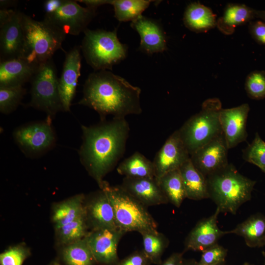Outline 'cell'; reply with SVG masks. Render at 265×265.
Instances as JSON below:
<instances>
[{
	"label": "cell",
	"instance_id": "1",
	"mask_svg": "<svg viewBox=\"0 0 265 265\" xmlns=\"http://www.w3.org/2000/svg\"><path fill=\"white\" fill-rule=\"evenodd\" d=\"M81 130L80 160L102 189L106 182L104 178L125 153L129 124L125 118H113L91 126L82 125Z\"/></svg>",
	"mask_w": 265,
	"mask_h": 265
},
{
	"label": "cell",
	"instance_id": "2",
	"mask_svg": "<svg viewBox=\"0 0 265 265\" xmlns=\"http://www.w3.org/2000/svg\"><path fill=\"white\" fill-rule=\"evenodd\" d=\"M141 89L124 78L108 70L91 73L83 85V96L80 105L97 111L102 120L107 115L113 118H125L142 112Z\"/></svg>",
	"mask_w": 265,
	"mask_h": 265
},
{
	"label": "cell",
	"instance_id": "3",
	"mask_svg": "<svg viewBox=\"0 0 265 265\" xmlns=\"http://www.w3.org/2000/svg\"><path fill=\"white\" fill-rule=\"evenodd\" d=\"M209 198L220 213L236 214L239 208L250 200L256 182L240 174L232 164L206 178Z\"/></svg>",
	"mask_w": 265,
	"mask_h": 265
},
{
	"label": "cell",
	"instance_id": "4",
	"mask_svg": "<svg viewBox=\"0 0 265 265\" xmlns=\"http://www.w3.org/2000/svg\"><path fill=\"white\" fill-rule=\"evenodd\" d=\"M24 43L21 57L38 67L52 59L66 34L47 20L37 21L23 13Z\"/></svg>",
	"mask_w": 265,
	"mask_h": 265
},
{
	"label": "cell",
	"instance_id": "5",
	"mask_svg": "<svg viewBox=\"0 0 265 265\" xmlns=\"http://www.w3.org/2000/svg\"><path fill=\"white\" fill-rule=\"evenodd\" d=\"M113 208L118 228L126 232L158 231V223L148 207L138 201L120 185L111 186L106 182L103 188Z\"/></svg>",
	"mask_w": 265,
	"mask_h": 265
},
{
	"label": "cell",
	"instance_id": "6",
	"mask_svg": "<svg viewBox=\"0 0 265 265\" xmlns=\"http://www.w3.org/2000/svg\"><path fill=\"white\" fill-rule=\"evenodd\" d=\"M222 108L219 99H207L203 103L200 111L191 116L178 130L190 156L222 133L219 120Z\"/></svg>",
	"mask_w": 265,
	"mask_h": 265
},
{
	"label": "cell",
	"instance_id": "7",
	"mask_svg": "<svg viewBox=\"0 0 265 265\" xmlns=\"http://www.w3.org/2000/svg\"><path fill=\"white\" fill-rule=\"evenodd\" d=\"M81 49L87 63L95 71L111 70L126 56L127 47L119 40L116 30L87 28Z\"/></svg>",
	"mask_w": 265,
	"mask_h": 265
},
{
	"label": "cell",
	"instance_id": "8",
	"mask_svg": "<svg viewBox=\"0 0 265 265\" xmlns=\"http://www.w3.org/2000/svg\"><path fill=\"white\" fill-rule=\"evenodd\" d=\"M57 70L53 59L39 66L30 80L29 106L45 112L52 119L63 108L58 90Z\"/></svg>",
	"mask_w": 265,
	"mask_h": 265
},
{
	"label": "cell",
	"instance_id": "9",
	"mask_svg": "<svg viewBox=\"0 0 265 265\" xmlns=\"http://www.w3.org/2000/svg\"><path fill=\"white\" fill-rule=\"evenodd\" d=\"M44 19L66 35L83 32L96 15V9L82 7L77 0H48L45 1Z\"/></svg>",
	"mask_w": 265,
	"mask_h": 265
},
{
	"label": "cell",
	"instance_id": "10",
	"mask_svg": "<svg viewBox=\"0 0 265 265\" xmlns=\"http://www.w3.org/2000/svg\"><path fill=\"white\" fill-rule=\"evenodd\" d=\"M36 122L22 126L14 132V138L21 150L26 154L37 156L53 147L56 136L51 119Z\"/></svg>",
	"mask_w": 265,
	"mask_h": 265
},
{
	"label": "cell",
	"instance_id": "11",
	"mask_svg": "<svg viewBox=\"0 0 265 265\" xmlns=\"http://www.w3.org/2000/svg\"><path fill=\"white\" fill-rule=\"evenodd\" d=\"M126 233L119 228L89 231L85 239L96 263L101 265H116L119 262L117 247Z\"/></svg>",
	"mask_w": 265,
	"mask_h": 265
},
{
	"label": "cell",
	"instance_id": "12",
	"mask_svg": "<svg viewBox=\"0 0 265 265\" xmlns=\"http://www.w3.org/2000/svg\"><path fill=\"white\" fill-rule=\"evenodd\" d=\"M228 148L223 133L190 156L195 168L205 177L226 166Z\"/></svg>",
	"mask_w": 265,
	"mask_h": 265
},
{
	"label": "cell",
	"instance_id": "13",
	"mask_svg": "<svg viewBox=\"0 0 265 265\" xmlns=\"http://www.w3.org/2000/svg\"><path fill=\"white\" fill-rule=\"evenodd\" d=\"M190 156L178 130L175 131L155 156L153 161L155 178L158 181L166 173L179 169L190 159Z\"/></svg>",
	"mask_w": 265,
	"mask_h": 265
},
{
	"label": "cell",
	"instance_id": "14",
	"mask_svg": "<svg viewBox=\"0 0 265 265\" xmlns=\"http://www.w3.org/2000/svg\"><path fill=\"white\" fill-rule=\"evenodd\" d=\"M249 110L248 104L221 110L219 120L229 149L246 140L248 136L246 124Z\"/></svg>",
	"mask_w": 265,
	"mask_h": 265
},
{
	"label": "cell",
	"instance_id": "15",
	"mask_svg": "<svg viewBox=\"0 0 265 265\" xmlns=\"http://www.w3.org/2000/svg\"><path fill=\"white\" fill-rule=\"evenodd\" d=\"M80 49L75 46L65 53L58 90L63 111H70L74 97L79 78L80 76L81 56Z\"/></svg>",
	"mask_w": 265,
	"mask_h": 265
},
{
	"label": "cell",
	"instance_id": "16",
	"mask_svg": "<svg viewBox=\"0 0 265 265\" xmlns=\"http://www.w3.org/2000/svg\"><path fill=\"white\" fill-rule=\"evenodd\" d=\"M23 14L15 10L10 18L0 25V61L22 56L24 43Z\"/></svg>",
	"mask_w": 265,
	"mask_h": 265
},
{
	"label": "cell",
	"instance_id": "17",
	"mask_svg": "<svg viewBox=\"0 0 265 265\" xmlns=\"http://www.w3.org/2000/svg\"><path fill=\"white\" fill-rule=\"evenodd\" d=\"M84 207L86 221L90 231L118 228L113 208L104 190L100 189L85 197Z\"/></svg>",
	"mask_w": 265,
	"mask_h": 265
},
{
	"label": "cell",
	"instance_id": "18",
	"mask_svg": "<svg viewBox=\"0 0 265 265\" xmlns=\"http://www.w3.org/2000/svg\"><path fill=\"white\" fill-rule=\"evenodd\" d=\"M220 212L216 209L213 214L199 220L190 231L185 241V250H204L216 245L219 239L226 235L217 225Z\"/></svg>",
	"mask_w": 265,
	"mask_h": 265
},
{
	"label": "cell",
	"instance_id": "19",
	"mask_svg": "<svg viewBox=\"0 0 265 265\" xmlns=\"http://www.w3.org/2000/svg\"><path fill=\"white\" fill-rule=\"evenodd\" d=\"M120 186L147 207L169 203L155 178L124 177Z\"/></svg>",
	"mask_w": 265,
	"mask_h": 265
},
{
	"label": "cell",
	"instance_id": "20",
	"mask_svg": "<svg viewBox=\"0 0 265 265\" xmlns=\"http://www.w3.org/2000/svg\"><path fill=\"white\" fill-rule=\"evenodd\" d=\"M131 26L140 36L141 51L151 54L167 49L165 34L156 21L142 15L132 22Z\"/></svg>",
	"mask_w": 265,
	"mask_h": 265
},
{
	"label": "cell",
	"instance_id": "21",
	"mask_svg": "<svg viewBox=\"0 0 265 265\" xmlns=\"http://www.w3.org/2000/svg\"><path fill=\"white\" fill-rule=\"evenodd\" d=\"M37 68L22 57L0 61V86H23Z\"/></svg>",
	"mask_w": 265,
	"mask_h": 265
},
{
	"label": "cell",
	"instance_id": "22",
	"mask_svg": "<svg viewBox=\"0 0 265 265\" xmlns=\"http://www.w3.org/2000/svg\"><path fill=\"white\" fill-rule=\"evenodd\" d=\"M227 234H234L242 237L250 247L264 246L265 242V215L257 213L251 215L230 230Z\"/></svg>",
	"mask_w": 265,
	"mask_h": 265
},
{
	"label": "cell",
	"instance_id": "23",
	"mask_svg": "<svg viewBox=\"0 0 265 265\" xmlns=\"http://www.w3.org/2000/svg\"><path fill=\"white\" fill-rule=\"evenodd\" d=\"M255 18V9L243 4H229L217 20L216 26L223 34L231 35L237 26L250 22Z\"/></svg>",
	"mask_w": 265,
	"mask_h": 265
},
{
	"label": "cell",
	"instance_id": "24",
	"mask_svg": "<svg viewBox=\"0 0 265 265\" xmlns=\"http://www.w3.org/2000/svg\"><path fill=\"white\" fill-rule=\"evenodd\" d=\"M184 23L189 29L196 32H205L216 26V16L209 7L194 2L186 7Z\"/></svg>",
	"mask_w": 265,
	"mask_h": 265
},
{
	"label": "cell",
	"instance_id": "25",
	"mask_svg": "<svg viewBox=\"0 0 265 265\" xmlns=\"http://www.w3.org/2000/svg\"><path fill=\"white\" fill-rule=\"evenodd\" d=\"M186 198L193 200L209 198L206 178L195 168L190 159L179 168Z\"/></svg>",
	"mask_w": 265,
	"mask_h": 265
},
{
	"label": "cell",
	"instance_id": "26",
	"mask_svg": "<svg viewBox=\"0 0 265 265\" xmlns=\"http://www.w3.org/2000/svg\"><path fill=\"white\" fill-rule=\"evenodd\" d=\"M85 196L78 194L56 204L53 209L52 220L56 229L85 214Z\"/></svg>",
	"mask_w": 265,
	"mask_h": 265
},
{
	"label": "cell",
	"instance_id": "27",
	"mask_svg": "<svg viewBox=\"0 0 265 265\" xmlns=\"http://www.w3.org/2000/svg\"><path fill=\"white\" fill-rule=\"evenodd\" d=\"M117 171L125 177L155 178L153 161L137 151L121 162L117 166Z\"/></svg>",
	"mask_w": 265,
	"mask_h": 265
},
{
	"label": "cell",
	"instance_id": "28",
	"mask_svg": "<svg viewBox=\"0 0 265 265\" xmlns=\"http://www.w3.org/2000/svg\"><path fill=\"white\" fill-rule=\"evenodd\" d=\"M157 181L168 202L180 207L186 196L179 169L166 173Z\"/></svg>",
	"mask_w": 265,
	"mask_h": 265
},
{
	"label": "cell",
	"instance_id": "29",
	"mask_svg": "<svg viewBox=\"0 0 265 265\" xmlns=\"http://www.w3.org/2000/svg\"><path fill=\"white\" fill-rule=\"evenodd\" d=\"M63 247L61 256L65 265H95L85 238Z\"/></svg>",
	"mask_w": 265,
	"mask_h": 265
},
{
	"label": "cell",
	"instance_id": "30",
	"mask_svg": "<svg viewBox=\"0 0 265 265\" xmlns=\"http://www.w3.org/2000/svg\"><path fill=\"white\" fill-rule=\"evenodd\" d=\"M85 214L76 220L55 229L57 243L68 245L85 238L89 233Z\"/></svg>",
	"mask_w": 265,
	"mask_h": 265
},
{
	"label": "cell",
	"instance_id": "31",
	"mask_svg": "<svg viewBox=\"0 0 265 265\" xmlns=\"http://www.w3.org/2000/svg\"><path fill=\"white\" fill-rule=\"evenodd\" d=\"M151 0H109L113 5L114 16L120 22L132 21L142 16V12L149 6Z\"/></svg>",
	"mask_w": 265,
	"mask_h": 265
},
{
	"label": "cell",
	"instance_id": "32",
	"mask_svg": "<svg viewBox=\"0 0 265 265\" xmlns=\"http://www.w3.org/2000/svg\"><path fill=\"white\" fill-rule=\"evenodd\" d=\"M142 237L143 252L151 263L160 264L161 257L168 246L169 240L162 233L157 232H144Z\"/></svg>",
	"mask_w": 265,
	"mask_h": 265
},
{
	"label": "cell",
	"instance_id": "33",
	"mask_svg": "<svg viewBox=\"0 0 265 265\" xmlns=\"http://www.w3.org/2000/svg\"><path fill=\"white\" fill-rule=\"evenodd\" d=\"M26 89L22 85L0 86V111L7 114L14 111L20 104Z\"/></svg>",
	"mask_w": 265,
	"mask_h": 265
},
{
	"label": "cell",
	"instance_id": "34",
	"mask_svg": "<svg viewBox=\"0 0 265 265\" xmlns=\"http://www.w3.org/2000/svg\"><path fill=\"white\" fill-rule=\"evenodd\" d=\"M244 160L253 164L262 171L265 169V142L258 132L253 141L242 151Z\"/></svg>",
	"mask_w": 265,
	"mask_h": 265
},
{
	"label": "cell",
	"instance_id": "35",
	"mask_svg": "<svg viewBox=\"0 0 265 265\" xmlns=\"http://www.w3.org/2000/svg\"><path fill=\"white\" fill-rule=\"evenodd\" d=\"M245 89L252 99L265 98V72L256 70L251 72L246 77Z\"/></svg>",
	"mask_w": 265,
	"mask_h": 265
},
{
	"label": "cell",
	"instance_id": "36",
	"mask_svg": "<svg viewBox=\"0 0 265 265\" xmlns=\"http://www.w3.org/2000/svg\"><path fill=\"white\" fill-rule=\"evenodd\" d=\"M30 254L29 248L24 244L10 246L0 254V265H22Z\"/></svg>",
	"mask_w": 265,
	"mask_h": 265
},
{
	"label": "cell",
	"instance_id": "37",
	"mask_svg": "<svg viewBox=\"0 0 265 265\" xmlns=\"http://www.w3.org/2000/svg\"><path fill=\"white\" fill-rule=\"evenodd\" d=\"M227 254V250L217 243L202 252L198 265H217L224 263Z\"/></svg>",
	"mask_w": 265,
	"mask_h": 265
},
{
	"label": "cell",
	"instance_id": "38",
	"mask_svg": "<svg viewBox=\"0 0 265 265\" xmlns=\"http://www.w3.org/2000/svg\"><path fill=\"white\" fill-rule=\"evenodd\" d=\"M249 31L252 38L259 44L265 46V23L262 21L249 22Z\"/></svg>",
	"mask_w": 265,
	"mask_h": 265
},
{
	"label": "cell",
	"instance_id": "39",
	"mask_svg": "<svg viewBox=\"0 0 265 265\" xmlns=\"http://www.w3.org/2000/svg\"><path fill=\"white\" fill-rule=\"evenodd\" d=\"M150 262L143 251L136 252L119 262L116 265H148Z\"/></svg>",
	"mask_w": 265,
	"mask_h": 265
},
{
	"label": "cell",
	"instance_id": "40",
	"mask_svg": "<svg viewBox=\"0 0 265 265\" xmlns=\"http://www.w3.org/2000/svg\"><path fill=\"white\" fill-rule=\"evenodd\" d=\"M184 261L182 254L176 253L172 254L162 265H183Z\"/></svg>",
	"mask_w": 265,
	"mask_h": 265
},
{
	"label": "cell",
	"instance_id": "41",
	"mask_svg": "<svg viewBox=\"0 0 265 265\" xmlns=\"http://www.w3.org/2000/svg\"><path fill=\"white\" fill-rule=\"evenodd\" d=\"M77 1L84 3L87 7L96 10L100 6L109 3V0H80Z\"/></svg>",
	"mask_w": 265,
	"mask_h": 265
},
{
	"label": "cell",
	"instance_id": "42",
	"mask_svg": "<svg viewBox=\"0 0 265 265\" xmlns=\"http://www.w3.org/2000/svg\"><path fill=\"white\" fill-rule=\"evenodd\" d=\"M15 10L9 9H0V25L6 22L14 13Z\"/></svg>",
	"mask_w": 265,
	"mask_h": 265
},
{
	"label": "cell",
	"instance_id": "43",
	"mask_svg": "<svg viewBox=\"0 0 265 265\" xmlns=\"http://www.w3.org/2000/svg\"><path fill=\"white\" fill-rule=\"evenodd\" d=\"M17 2L15 0H0V9H8L9 7L13 6Z\"/></svg>",
	"mask_w": 265,
	"mask_h": 265
},
{
	"label": "cell",
	"instance_id": "44",
	"mask_svg": "<svg viewBox=\"0 0 265 265\" xmlns=\"http://www.w3.org/2000/svg\"><path fill=\"white\" fill-rule=\"evenodd\" d=\"M255 18H258L265 23V10H255Z\"/></svg>",
	"mask_w": 265,
	"mask_h": 265
},
{
	"label": "cell",
	"instance_id": "45",
	"mask_svg": "<svg viewBox=\"0 0 265 265\" xmlns=\"http://www.w3.org/2000/svg\"><path fill=\"white\" fill-rule=\"evenodd\" d=\"M183 265H198V263L193 260L184 261Z\"/></svg>",
	"mask_w": 265,
	"mask_h": 265
},
{
	"label": "cell",
	"instance_id": "46",
	"mask_svg": "<svg viewBox=\"0 0 265 265\" xmlns=\"http://www.w3.org/2000/svg\"><path fill=\"white\" fill-rule=\"evenodd\" d=\"M50 265H61L59 263H57V262H53V263H52Z\"/></svg>",
	"mask_w": 265,
	"mask_h": 265
},
{
	"label": "cell",
	"instance_id": "47",
	"mask_svg": "<svg viewBox=\"0 0 265 265\" xmlns=\"http://www.w3.org/2000/svg\"><path fill=\"white\" fill-rule=\"evenodd\" d=\"M243 265H251L248 263H245L243 264Z\"/></svg>",
	"mask_w": 265,
	"mask_h": 265
},
{
	"label": "cell",
	"instance_id": "48",
	"mask_svg": "<svg viewBox=\"0 0 265 265\" xmlns=\"http://www.w3.org/2000/svg\"><path fill=\"white\" fill-rule=\"evenodd\" d=\"M263 255H264L265 258V252H263ZM264 265H265V261Z\"/></svg>",
	"mask_w": 265,
	"mask_h": 265
},
{
	"label": "cell",
	"instance_id": "49",
	"mask_svg": "<svg viewBox=\"0 0 265 265\" xmlns=\"http://www.w3.org/2000/svg\"><path fill=\"white\" fill-rule=\"evenodd\" d=\"M224 263L220 264H219V265H224Z\"/></svg>",
	"mask_w": 265,
	"mask_h": 265
},
{
	"label": "cell",
	"instance_id": "50",
	"mask_svg": "<svg viewBox=\"0 0 265 265\" xmlns=\"http://www.w3.org/2000/svg\"><path fill=\"white\" fill-rule=\"evenodd\" d=\"M264 173H265V169L262 171Z\"/></svg>",
	"mask_w": 265,
	"mask_h": 265
},
{
	"label": "cell",
	"instance_id": "51",
	"mask_svg": "<svg viewBox=\"0 0 265 265\" xmlns=\"http://www.w3.org/2000/svg\"><path fill=\"white\" fill-rule=\"evenodd\" d=\"M264 246H265V243H264Z\"/></svg>",
	"mask_w": 265,
	"mask_h": 265
}]
</instances>
